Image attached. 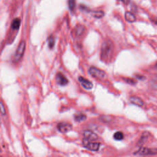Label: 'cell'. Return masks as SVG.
<instances>
[{
	"label": "cell",
	"mask_w": 157,
	"mask_h": 157,
	"mask_svg": "<svg viewBox=\"0 0 157 157\" xmlns=\"http://www.w3.org/2000/svg\"><path fill=\"white\" fill-rule=\"evenodd\" d=\"M56 80L58 85L61 86L66 85L68 83V80L67 78L61 72H58L56 75Z\"/></svg>",
	"instance_id": "9"
},
{
	"label": "cell",
	"mask_w": 157,
	"mask_h": 157,
	"mask_svg": "<svg viewBox=\"0 0 157 157\" xmlns=\"http://www.w3.org/2000/svg\"><path fill=\"white\" fill-rule=\"evenodd\" d=\"M83 31V27L82 26H79L77 29V34L78 35H80Z\"/></svg>",
	"instance_id": "20"
},
{
	"label": "cell",
	"mask_w": 157,
	"mask_h": 157,
	"mask_svg": "<svg viewBox=\"0 0 157 157\" xmlns=\"http://www.w3.org/2000/svg\"><path fill=\"white\" fill-rule=\"evenodd\" d=\"M155 67L157 68V62H156V64H155Z\"/></svg>",
	"instance_id": "24"
},
{
	"label": "cell",
	"mask_w": 157,
	"mask_h": 157,
	"mask_svg": "<svg viewBox=\"0 0 157 157\" xmlns=\"http://www.w3.org/2000/svg\"><path fill=\"white\" fill-rule=\"evenodd\" d=\"M148 136H149V134L148 133V132H144L138 142V145L139 146H140V145H143L144 144H145V142L147 141V140L148 139Z\"/></svg>",
	"instance_id": "12"
},
{
	"label": "cell",
	"mask_w": 157,
	"mask_h": 157,
	"mask_svg": "<svg viewBox=\"0 0 157 157\" xmlns=\"http://www.w3.org/2000/svg\"><path fill=\"white\" fill-rule=\"evenodd\" d=\"M124 135L123 133L121 131H117L113 134V138L117 140H121L123 139Z\"/></svg>",
	"instance_id": "17"
},
{
	"label": "cell",
	"mask_w": 157,
	"mask_h": 157,
	"mask_svg": "<svg viewBox=\"0 0 157 157\" xmlns=\"http://www.w3.org/2000/svg\"><path fill=\"white\" fill-rule=\"evenodd\" d=\"M83 146L91 151H97L99 150L100 147V144L98 142H93L92 141L87 140L86 139L83 140Z\"/></svg>",
	"instance_id": "5"
},
{
	"label": "cell",
	"mask_w": 157,
	"mask_h": 157,
	"mask_svg": "<svg viewBox=\"0 0 157 157\" xmlns=\"http://www.w3.org/2000/svg\"><path fill=\"white\" fill-rule=\"evenodd\" d=\"M86 116L83 113H78L75 115L74 117L75 120L77 122H81L82 121H84L85 120H86Z\"/></svg>",
	"instance_id": "15"
},
{
	"label": "cell",
	"mask_w": 157,
	"mask_h": 157,
	"mask_svg": "<svg viewBox=\"0 0 157 157\" xmlns=\"http://www.w3.org/2000/svg\"><path fill=\"white\" fill-rule=\"evenodd\" d=\"M1 114H2V115H4L6 114V110H5V109H4L3 103H2V102H1Z\"/></svg>",
	"instance_id": "22"
},
{
	"label": "cell",
	"mask_w": 157,
	"mask_h": 157,
	"mask_svg": "<svg viewBox=\"0 0 157 157\" xmlns=\"http://www.w3.org/2000/svg\"><path fill=\"white\" fill-rule=\"evenodd\" d=\"M83 135L84 137V139L90 141H94L98 139V136L94 132L89 130L85 131Z\"/></svg>",
	"instance_id": "7"
},
{
	"label": "cell",
	"mask_w": 157,
	"mask_h": 157,
	"mask_svg": "<svg viewBox=\"0 0 157 157\" xmlns=\"http://www.w3.org/2000/svg\"><path fill=\"white\" fill-rule=\"evenodd\" d=\"M118 1H121L123 4H128L129 2V1L130 0H118Z\"/></svg>",
	"instance_id": "23"
},
{
	"label": "cell",
	"mask_w": 157,
	"mask_h": 157,
	"mask_svg": "<svg viewBox=\"0 0 157 157\" xmlns=\"http://www.w3.org/2000/svg\"><path fill=\"white\" fill-rule=\"evenodd\" d=\"M129 101L132 104H133L136 105H137L139 107H142L144 104V102L143 101V100L142 99H140V98L137 97V96H131V97H130Z\"/></svg>",
	"instance_id": "10"
},
{
	"label": "cell",
	"mask_w": 157,
	"mask_h": 157,
	"mask_svg": "<svg viewBox=\"0 0 157 157\" xmlns=\"http://www.w3.org/2000/svg\"><path fill=\"white\" fill-rule=\"evenodd\" d=\"M134 154L139 155H157V148L141 147Z\"/></svg>",
	"instance_id": "4"
},
{
	"label": "cell",
	"mask_w": 157,
	"mask_h": 157,
	"mask_svg": "<svg viewBox=\"0 0 157 157\" xmlns=\"http://www.w3.org/2000/svg\"><path fill=\"white\" fill-rule=\"evenodd\" d=\"M150 86L154 89H157V74L154 75L150 82Z\"/></svg>",
	"instance_id": "16"
},
{
	"label": "cell",
	"mask_w": 157,
	"mask_h": 157,
	"mask_svg": "<svg viewBox=\"0 0 157 157\" xmlns=\"http://www.w3.org/2000/svg\"><path fill=\"white\" fill-rule=\"evenodd\" d=\"M48 47L50 48H52L54 46V44H55V39H54V37L52 36H50L48 37Z\"/></svg>",
	"instance_id": "18"
},
{
	"label": "cell",
	"mask_w": 157,
	"mask_h": 157,
	"mask_svg": "<svg viewBox=\"0 0 157 157\" xmlns=\"http://www.w3.org/2000/svg\"><path fill=\"white\" fill-rule=\"evenodd\" d=\"M78 80L80 82L82 86L86 90H91L93 87V85L92 82L83 77H81V76L78 77Z\"/></svg>",
	"instance_id": "8"
},
{
	"label": "cell",
	"mask_w": 157,
	"mask_h": 157,
	"mask_svg": "<svg viewBox=\"0 0 157 157\" xmlns=\"http://www.w3.org/2000/svg\"><path fill=\"white\" fill-rule=\"evenodd\" d=\"M90 13H91V15L92 16H93L95 18H102L104 15V12L102 11H100V10H96V11H90Z\"/></svg>",
	"instance_id": "14"
},
{
	"label": "cell",
	"mask_w": 157,
	"mask_h": 157,
	"mask_svg": "<svg viewBox=\"0 0 157 157\" xmlns=\"http://www.w3.org/2000/svg\"><path fill=\"white\" fill-rule=\"evenodd\" d=\"M113 53V44L109 40L105 41L101 46V58L104 61L109 59Z\"/></svg>",
	"instance_id": "1"
},
{
	"label": "cell",
	"mask_w": 157,
	"mask_h": 157,
	"mask_svg": "<svg viewBox=\"0 0 157 157\" xmlns=\"http://www.w3.org/2000/svg\"><path fill=\"white\" fill-rule=\"evenodd\" d=\"M124 80L129 84H135L136 82L132 80V79H130V78H126V79H124Z\"/></svg>",
	"instance_id": "21"
},
{
	"label": "cell",
	"mask_w": 157,
	"mask_h": 157,
	"mask_svg": "<svg viewBox=\"0 0 157 157\" xmlns=\"http://www.w3.org/2000/svg\"><path fill=\"white\" fill-rule=\"evenodd\" d=\"M124 17H125L126 20L128 22H130V23L134 22L136 20V16L132 13H131L130 12H126L125 13Z\"/></svg>",
	"instance_id": "11"
},
{
	"label": "cell",
	"mask_w": 157,
	"mask_h": 157,
	"mask_svg": "<svg viewBox=\"0 0 157 157\" xmlns=\"http://www.w3.org/2000/svg\"><path fill=\"white\" fill-rule=\"evenodd\" d=\"M20 19L18 18H15L11 24V28L13 29H18L20 26Z\"/></svg>",
	"instance_id": "13"
},
{
	"label": "cell",
	"mask_w": 157,
	"mask_h": 157,
	"mask_svg": "<svg viewBox=\"0 0 157 157\" xmlns=\"http://www.w3.org/2000/svg\"><path fill=\"white\" fill-rule=\"evenodd\" d=\"M88 72L90 73V74L94 77V78H97V79H100V80H102L104 78H105L107 76L106 75V73L100 69H98L94 66H91L88 69Z\"/></svg>",
	"instance_id": "2"
},
{
	"label": "cell",
	"mask_w": 157,
	"mask_h": 157,
	"mask_svg": "<svg viewBox=\"0 0 157 157\" xmlns=\"http://www.w3.org/2000/svg\"><path fill=\"white\" fill-rule=\"evenodd\" d=\"M58 129L62 133H66L72 129V125L67 123H59L57 126Z\"/></svg>",
	"instance_id": "6"
},
{
	"label": "cell",
	"mask_w": 157,
	"mask_h": 157,
	"mask_svg": "<svg viewBox=\"0 0 157 157\" xmlns=\"http://www.w3.org/2000/svg\"><path fill=\"white\" fill-rule=\"evenodd\" d=\"M75 0H68V6L71 10H73L75 7Z\"/></svg>",
	"instance_id": "19"
},
{
	"label": "cell",
	"mask_w": 157,
	"mask_h": 157,
	"mask_svg": "<svg viewBox=\"0 0 157 157\" xmlns=\"http://www.w3.org/2000/svg\"><path fill=\"white\" fill-rule=\"evenodd\" d=\"M25 47H26L25 42L24 40H21L19 44L14 55V60L15 61H18L21 59V58L23 55V53L25 50Z\"/></svg>",
	"instance_id": "3"
}]
</instances>
